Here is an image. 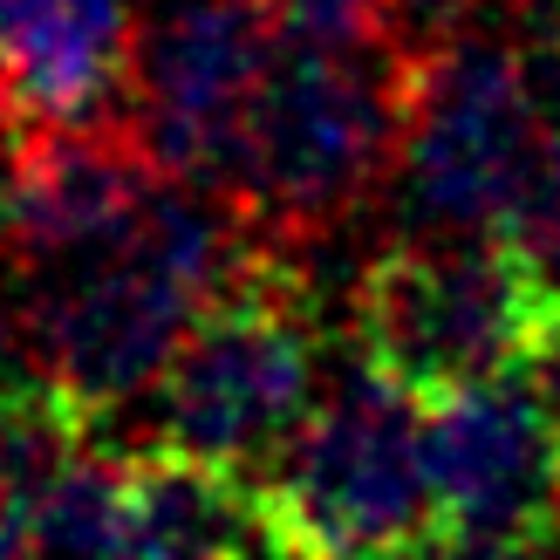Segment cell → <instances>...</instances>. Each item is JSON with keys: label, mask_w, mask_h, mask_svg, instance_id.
<instances>
[{"label": "cell", "mask_w": 560, "mask_h": 560, "mask_svg": "<svg viewBox=\"0 0 560 560\" xmlns=\"http://www.w3.org/2000/svg\"><path fill=\"white\" fill-rule=\"evenodd\" d=\"M246 240L254 226L226 199L164 178L124 233L42 267V288L21 301V349L35 376L96 424L124 404H144Z\"/></svg>", "instance_id": "6da1fadb"}, {"label": "cell", "mask_w": 560, "mask_h": 560, "mask_svg": "<svg viewBox=\"0 0 560 560\" xmlns=\"http://www.w3.org/2000/svg\"><path fill=\"white\" fill-rule=\"evenodd\" d=\"M431 35L322 42L280 27L240 144L233 212L273 246L342 233L397 178Z\"/></svg>", "instance_id": "7a4b0ae2"}, {"label": "cell", "mask_w": 560, "mask_h": 560, "mask_svg": "<svg viewBox=\"0 0 560 560\" xmlns=\"http://www.w3.org/2000/svg\"><path fill=\"white\" fill-rule=\"evenodd\" d=\"M355 355L417 404L534 376L560 322V280L492 226H410L355 280Z\"/></svg>", "instance_id": "3957f363"}, {"label": "cell", "mask_w": 560, "mask_h": 560, "mask_svg": "<svg viewBox=\"0 0 560 560\" xmlns=\"http://www.w3.org/2000/svg\"><path fill=\"white\" fill-rule=\"evenodd\" d=\"M315 383L322 322L307 273L294 246L254 233L226 267V280L212 288V301L199 307V322L185 328L164 376L144 389V444L233 465L260 486L315 410Z\"/></svg>", "instance_id": "277c9868"}, {"label": "cell", "mask_w": 560, "mask_h": 560, "mask_svg": "<svg viewBox=\"0 0 560 560\" xmlns=\"http://www.w3.org/2000/svg\"><path fill=\"white\" fill-rule=\"evenodd\" d=\"M280 553H424L438 547L424 404L383 370H355L315 397L260 479Z\"/></svg>", "instance_id": "5b68a950"}, {"label": "cell", "mask_w": 560, "mask_h": 560, "mask_svg": "<svg viewBox=\"0 0 560 560\" xmlns=\"http://www.w3.org/2000/svg\"><path fill=\"white\" fill-rule=\"evenodd\" d=\"M540 103L526 90L520 27L465 14L424 48L417 117L404 144V206L417 226H499L540 151Z\"/></svg>", "instance_id": "8992f818"}, {"label": "cell", "mask_w": 560, "mask_h": 560, "mask_svg": "<svg viewBox=\"0 0 560 560\" xmlns=\"http://www.w3.org/2000/svg\"><path fill=\"white\" fill-rule=\"evenodd\" d=\"M273 0H178L144 27L130 82V117L178 185H199L233 206L240 144L254 117L260 75L280 48Z\"/></svg>", "instance_id": "52a82bcc"}, {"label": "cell", "mask_w": 560, "mask_h": 560, "mask_svg": "<svg viewBox=\"0 0 560 560\" xmlns=\"http://www.w3.org/2000/svg\"><path fill=\"white\" fill-rule=\"evenodd\" d=\"M424 465L438 547H560V424L534 376H499L444 404H424Z\"/></svg>", "instance_id": "ba28073f"}, {"label": "cell", "mask_w": 560, "mask_h": 560, "mask_svg": "<svg viewBox=\"0 0 560 560\" xmlns=\"http://www.w3.org/2000/svg\"><path fill=\"white\" fill-rule=\"evenodd\" d=\"M172 178L130 109L82 124H21L0 151V260L42 273L124 233Z\"/></svg>", "instance_id": "9c48e42d"}, {"label": "cell", "mask_w": 560, "mask_h": 560, "mask_svg": "<svg viewBox=\"0 0 560 560\" xmlns=\"http://www.w3.org/2000/svg\"><path fill=\"white\" fill-rule=\"evenodd\" d=\"M137 48V0H0V90L21 124H82L130 109Z\"/></svg>", "instance_id": "30bf717a"}, {"label": "cell", "mask_w": 560, "mask_h": 560, "mask_svg": "<svg viewBox=\"0 0 560 560\" xmlns=\"http://www.w3.org/2000/svg\"><path fill=\"white\" fill-rule=\"evenodd\" d=\"M124 553H280V526L246 471L130 444Z\"/></svg>", "instance_id": "8fae6325"}, {"label": "cell", "mask_w": 560, "mask_h": 560, "mask_svg": "<svg viewBox=\"0 0 560 560\" xmlns=\"http://www.w3.org/2000/svg\"><path fill=\"white\" fill-rule=\"evenodd\" d=\"M130 520V444H103V431L62 465L35 513V553H124Z\"/></svg>", "instance_id": "7c38bea8"}, {"label": "cell", "mask_w": 560, "mask_h": 560, "mask_svg": "<svg viewBox=\"0 0 560 560\" xmlns=\"http://www.w3.org/2000/svg\"><path fill=\"white\" fill-rule=\"evenodd\" d=\"M273 14L294 35H322V42H376V35H424L410 27L397 0H273Z\"/></svg>", "instance_id": "4fadbf2b"}, {"label": "cell", "mask_w": 560, "mask_h": 560, "mask_svg": "<svg viewBox=\"0 0 560 560\" xmlns=\"http://www.w3.org/2000/svg\"><path fill=\"white\" fill-rule=\"evenodd\" d=\"M410 27H424V35H438V27H452L465 14H479V0H397Z\"/></svg>", "instance_id": "5bb4252c"}, {"label": "cell", "mask_w": 560, "mask_h": 560, "mask_svg": "<svg viewBox=\"0 0 560 560\" xmlns=\"http://www.w3.org/2000/svg\"><path fill=\"white\" fill-rule=\"evenodd\" d=\"M534 389L547 397L553 424H560V322H553V335H547V355H540V370H534Z\"/></svg>", "instance_id": "9a60e30c"}, {"label": "cell", "mask_w": 560, "mask_h": 560, "mask_svg": "<svg viewBox=\"0 0 560 560\" xmlns=\"http://www.w3.org/2000/svg\"><path fill=\"white\" fill-rule=\"evenodd\" d=\"M14 130H21V109L8 103V90H0V151H8V144H14Z\"/></svg>", "instance_id": "2e32d148"}]
</instances>
